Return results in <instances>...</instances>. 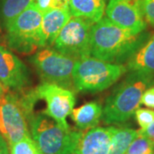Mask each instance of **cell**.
Segmentation results:
<instances>
[{
	"instance_id": "obj_1",
	"label": "cell",
	"mask_w": 154,
	"mask_h": 154,
	"mask_svg": "<svg viewBox=\"0 0 154 154\" xmlns=\"http://www.w3.org/2000/svg\"><path fill=\"white\" fill-rule=\"evenodd\" d=\"M140 34L120 28L103 17L92 28L90 55L100 60L117 63L137 49Z\"/></svg>"
},
{
	"instance_id": "obj_2",
	"label": "cell",
	"mask_w": 154,
	"mask_h": 154,
	"mask_svg": "<svg viewBox=\"0 0 154 154\" xmlns=\"http://www.w3.org/2000/svg\"><path fill=\"white\" fill-rule=\"evenodd\" d=\"M152 81L153 74L132 71L105 100L101 117L103 122L115 124L128 120L139 108L142 94Z\"/></svg>"
},
{
	"instance_id": "obj_3",
	"label": "cell",
	"mask_w": 154,
	"mask_h": 154,
	"mask_svg": "<svg viewBox=\"0 0 154 154\" xmlns=\"http://www.w3.org/2000/svg\"><path fill=\"white\" fill-rule=\"evenodd\" d=\"M38 99L35 90H10L0 100V134L9 146L31 136L28 122Z\"/></svg>"
},
{
	"instance_id": "obj_4",
	"label": "cell",
	"mask_w": 154,
	"mask_h": 154,
	"mask_svg": "<svg viewBox=\"0 0 154 154\" xmlns=\"http://www.w3.org/2000/svg\"><path fill=\"white\" fill-rule=\"evenodd\" d=\"M127 68L119 63L100 60L92 56L75 61L73 69L74 87L80 92H100L121 78Z\"/></svg>"
},
{
	"instance_id": "obj_5",
	"label": "cell",
	"mask_w": 154,
	"mask_h": 154,
	"mask_svg": "<svg viewBox=\"0 0 154 154\" xmlns=\"http://www.w3.org/2000/svg\"><path fill=\"white\" fill-rule=\"evenodd\" d=\"M31 135L42 154H71L84 130L63 128L44 113L28 122Z\"/></svg>"
},
{
	"instance_id": "obj_6",
	"label": "cell",
	"mask_w": 154,
	"mask_h": 154,
	"mask_svg": "<svg viewBox=\"0 0 154 154\" xmlns=\"http://www.w3.org/2000/svg\"><path fill=\"white\" fill-rule=\"evenodd\" d=\"M43 13L33 2L26 10L6 22L7 43L11 49L30 54L39 48V29Z\"/></svg>"
},
{
	"instance_id": "obj_7",
	"label": "cell",
	"mask_w": 154,
	"mask_h": 154,
	"mask_svg": "<svg viewBox=\"0 0 154 154\" xmlns=\"http://www.w3.org/2000/svg\"><path fill=\"white\" fill-rule=\"evenodd\" d=\"M32 63L45 82L53 83L71 91L75 88L73 82L75 59L56 50L45 48L33 56Z\"/></svg>"
},
{
	"instance_id": "obj_8",
	"label": "cell",
	"mask_w": 154,
	"mask_h": 154,
	"mask_svg": "<svg viewBox=\"0 0 154 154\" xmlns=\"http://www.w3.org/2000/svg\"><path fill=\"white\" fill-rule=\"evenodd\" d=\"M94 22L73 17L62 28L54 42L56 51L76 61L90 55L91 32Z\"/></svg>"
},
{
	"instance_id": "obj_9",
	"label": "cell",
	"mask_w": 154,
	"mask_h": 154,
	"mask_svg": "<svg viewBox=\"0 0 154 154\" xmlns=\"http://www.w3.org/2000/svg\"><path fill=\"white\" fill-rule=\"evenodd\" d=\"M34 90L37 98L44 99L46 103V109L43 113L55 120L63 128H69L67 117L71 115L75 105V94L71 90L45 82Z\"/></svg>"
},
{
	"instance_id": "obj_10",
	"label": "cell",
	"mask_w": 154,
	"mask_h": 154,
	"mask_svg": "<svg viewBox=\"0 0 154 154\" xmlns=\"http://www.w3.org/2000/svg\"><path fill=\"white\" fill-rule=\"evenodd\" d=\"M105 12L110 21L134 33L140 34L146 28L140 0H110Z\"/></svg>"
},
{
	"instance_id": "obj_11",
	"label": "cell",
	"mask_w": 154,
	"mask_h": 154,
	"mask_svg": "<svg viewBox=\"0 0 154 154\" xmlns=\"http://www.w3.org/2000/svg\"><path fill=\"white\" fill-rule=\"evenodd\" d=\"M29 81L27 67L14 53L0 45V82L7 90L23 89Z\"/></svg>"
},
{
	"instance_id": "obj_12",
	"label": "cell",
	"mask_w": 154,
	"mask_h": 154,
	"mask_svg": "<svg viewBox=\"0 0 154 154\" xmlns=\"http://www.w3.org/2000/svg\"><path fill=\"white\" fill-rule=\"evenodd\" d=\"M71 17L69 8H52L43 13L39 29V48L53 45L58 33Z\"/></svg>"
},
{
	"instance_id": "obj_13",
	"label": "cell",
	"mask_w": 154,
	"mask_h": 154,
	"mask_svg": "<svg viewBox=\"0 0 154 154\" xmlns=\"http://www.w3.org/2000/svg\"><path fill=\"white\" fill-rule=\"evenodd\" d=\"M111 140V127L84 130L71 154H108Z\"/></svg>"
},
{
	"instance_id": "obj_14",
	"label": "cell",
	"mask_w": 154,
	"mask_h": 154,
	"mask_svg": "<svg viewBox=\"0 0 154 154\" xmlns=\"http://www.w3.org/2000/svg\"><path fill=\"white\" fill-rule=\"evenodd\" d=\"M103 108L97 102H88L79 108L73 109L71 118L81 130L96 128L102 117Z\"/></svg>"
},
{
	"instance_id": "obj_15",
	"label": "cell",
	"mask_w": 154,
	"mask_h": 154,
	"mask_svg": "<svg viewBox=\"0 0 154 154\" xmlns=\"http://www.w3.org/2000/svg\"><path fill=\"white\" fill-rule=\"evenodd\" d=\"M69 7L73 17H82L94 23L105 13V0H70Z\"/></svg>"
},
{
	"instance_id": "obj_16",
	"label": "cell",
	"mask_w": 154,
	"mask_h": 154,
	"mask_svg": "<svg viewBox=\"0 0 154 154\" xmlns=\"http://www.w3.org/2000/svg\"><path fill=\"white\" fill-rule=\"evenodd\" d=\"M128 69L132 71L148 74L154 73V35L140 49L133 54L128 62Z\"/></svg>"
},
{
	"instance_id": "obj_17",
	"label": "cell",
	"mask_w": 154,
	"mask_h": 154,
	"mask_svg": "<svg viewBox=\"0 0 154 154\" xmlns=\"http://www.w3.org/2000/svg\"><path fill=\"white\" fill-rule=\"evenodd\" d=\"M137 136V130L111 127V140L108 154H125L130 144Z\"/></svg>"
},
{
	"instance_id": "obj_18",
	"label": "cell",
	"mask_w": 154,
	"mask_h": 154,
	"mask_svg": "<svg viewBox=\"0 0 154 154\" xmlns=\"http://www.w3.org/2000/svg\"><path fill=\"white\" fill-rule=\"evenodd\" d=\"M34 0H2L0 14L5 22H10L32 5Z\"/></svg>"
},
{
	"instance_id": "obj_19",
	"label": "cell",
	"mask_w": 154,
	"mask_h": 154,
	"mask_svg": "<svg viewBox=\"0 0 154 154\" xmlns=\"http://www.w3.org/2000/svg\"><path fill=\"white\" fill-rule=\"evenodd\" d=\"M10 146L11 154H42L31 136L24 137Z\"/></svg>"
},
{
	"instance_id": "obj_20",
	"label": "cell",
	"mask_w": 154,
	"mask_h": 154,
	"mask_svg": "<svg viewBox=\"0 0 154 154\" xmlns=\"http://www.w3.org/2000/svg\"><path fill=\"white\" fill-rule=\"evenodd\" d=\"M154 146L146 137L138 134L125 154H153Z\"/></svg>"
},
{
	"instance_id": "obj_21",
	"label": "cell",
	"mask_w": 154,
	"mask_h": 154,
	"mask_svg": "<svg viewBox=\"0 0 154 154\" xmlns=\"http://www.w3.org/2000/svg\"><path fill=\"white\" fill-rule=\"evenodd\" d=\"M135 118L140 129H146L154 121V110L146 108H140L134 112Z\"/></svg>"
},
{
	"instance_id": "obj_22",
	"label": "cell",
	"mask_w": 154,
	"mask_h": 154,
	"mask_svg": "<svg viewBox=\"0 0 154 154\" xmlns=\"http://www.w3.org/2000/svg\"><path fill=\"white\" fill-rule=\"evenodd\" d=\"M140 8L145 21L154 27V0H140Z\"/></svg>"
},
{
	"instance_id": "obj_23",
	"label": "cell",
	"mask_w": 154,
	"mask_h": 154,
	"mask_svg": "<svg viewBox=\"0 0 154 154\" xmlns=\"http://www.w3.org/2000/svg\"><path fill=\"white\" fill-rule=\"evenodd\" d=\"M140 105L154 109V86L146 89L140 99Z\"/></svg>"
},
{
	"instance_id": "obj_24",
	"label": "cell",
	"mask_w": 154,
	"mask_h": 154,
	"mask_svg": "<svg viewBox=\"0 0 154 154\" xmlns=\"http://www.w3.org/2000/svg\"><path fill=\"white\" fill-rule=\"evenodd\" d=\"M34 4L39 11L42 13H45L53 8L54 0H34Z\"/></svg>"
},
{
	"instance_id": "obj_25",
	"label": "cell",
	"mask_w": 154,
	"mask_h": 154,
	"mask_svg": "<svg viewBox=\"0 0 154 154\" xmlns=\"http://www.w3.org/2000/svg\"><path fill=\"white\" fill-rule=\"evenodd\" d=\"M137 131L139 134H141V135L147 138L152 143L154 146V121L146 129H139Z\"/></svg>"
},
{
	"instance_id": "obj_26",
	"label": "cell",
	"mask_w": 154,
	"mask_h": 154,
	"mask_svg": "<svg viewBox=\"0 0 154 154\" xmlns=\"http://www.w3.org/2000/svg\"><path fill=\"white\" fill-rule=\"evenodd\" d=\"M0 154H10L9 145L1 134H0Z\"/></svg>"
},
{
	"instance_id": "obj_27",
	"label": "cell",
	"mask_w": 154,
	"mask_h": 154,
	"mask_svg": "<svg viewBox=\"0 0 154 154\" xmlns=\"http://www.w3.org/2000/svg\"><path fill=\"white\" fill-rule=\"evenodd\" d=\"M70 0H54L53 8H69Z\"/></svg>"
},
{
	"instance_id": "obj_28",
	"label": "cell",
	"mask_w": 154,
	"mask_h": 154,
	"mask_svg": "<svg viewBox=\"0 0 154 154\" xmlns=\"http://www.w3.org/2000/svg\"><path fill=\"white\" fill-rule=\"evenodd\" d=\"M8 92H9V90H7V89L4 87V85L1 83V82H0V100L5 97V95Z\"/></svg>"
},
{
	"instance_id": "obj_29",
	"label": "cell",
	"mask_w": 154,
	"mask_h": 154,
	"mask_svg": "<svg viewBox=\"0 0 154 154\" xmlns=\"http://www.w3.org/2000/svg\"><path fill=\"white\" fill-rule=\"evenodd\" d=\"M105 1H106V0H105Z\"/></svg>"
}]
</instances>
